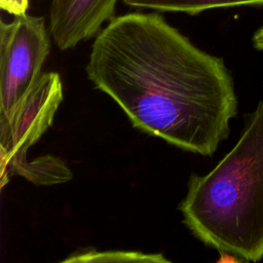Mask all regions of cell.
Segmentation results:
<instances>
[{
    "label": "cell",
    "instance_id": "obj_2",
    "mask_svg": "<svg viewBox=\"0 0 263 263\" xmlns=\"http://www.w3.org/2000/svg\"><path fill=\"white\" fill-rule=\"evenodd\" d=\"M191 233L220 254L263 259V95L233 148L208 174H192L179 204Z\"/></svg>",
    "mask_w": 263,
    "mask_h": 263
},
{
    "label": "cell",
    "instance_id": "obj_6",
    "mask_svg": "<svg viewBox=\"0 0 263 263\" xmlns=\"http://www.w3.org/2000/svg\"><path fill=\"white\" fill-rule=\"evenodd\" d=\"M123 2L134 7L189 14H197L219 7L263 5V0H123Z\"/></svg>",
    "mask_w": 263,
    "mask_h": 263
},
{
    "label": "cell",
    "instance_id": "obj_3",
    "mask_svg": "<svg viewBox=\"0 0 263 263\" xmlns=\"http://www.w3.org/2000/svg\"><path fill=\"white\" fill-rule=\"evenodd\" d=\"M62 100L60 75L41 73L14 109L0 116L1 186L11 176H24L31 161L27 151L50 127Z\"/></svg>",
    "mask_w": 263,
    "mask_h": 263
},
{
    "label": "cell",
    "instance_id": "obj_9",
    "mask_svg": "<svg viewBox=\"0 0 263 263\" xmlns=\"http://www.w3.org/2000/svg\"><path fill=\"white\" fill-rule=\"evenodd\" d=\"M253 45L258 50H263V27L253 36Z\"/></svg>",
    "mask_w": 263,
    "mask_h": 263
},
{
    "label": "cell",
    "instance_id": "obj_5",
    "mask_svg": "<svg viewBox=\"0 0 263 263\" xmlns=\"http://www.w3.org/2000/svg\"><path fill=\"white\" fill-rule=\"evenodd\" d=\"M118 0H51L49 31L61 50L97 36L113 17Z\"/></svg>",
    "mask_w": 263,
    "mask_h": 263
},
{
    "label": "cell",
    "instance_id": "obj_4",
    "mask_svg": "<svg viewBox=\"0 0 263 263\" xmlns=\"http://www.w3.org/2000/svg\"><path fill=\"white\" fill-rule=\"evenodd\" d=\"M50 41L43 17L0 22V116L9 114L41 74Z\"/></svg>",
    "mask_w": 263,
    "mask_h": 263
},
{
    "label": "cell",
    "instance_id": "obj_7",
    "mask_svg": "<svg viewBox=\"0 0 263 263\" xmlns=\"http://www.w3.org/2000/svg\"><path fill=\"white\" fill-rule=\"evenodd\" d=\"M63 262H170L161 254H145L135 251H105L98 252L92 249L81 250L71 254Z\"/></svg>",
    "mask_w": 263,
    "mask_h": 263
},
{
    "label": "cell",
    "instance_id": "obj_1",
    "mask_svg": "<svg viewBox=\"0 0 263 263\" xmlns=\"http://www.w3.org/2000/svg\"><path fill=\"white\" fill-rule=\"evenodd\" d=\"M86 74L141 132L211 156L237 114L223 59L196 47L157 13L112 17L91 46Z\"/></svg>",
    "mask_w": 263,
    "mask_h": 263
},
{
    "label": "cell",
    "instance_id": "obj_8",
    "mask_svg": "<svg viewBox=\"0 0 263 263\" xmlns=\"http://www.w3.org/2000/svg\"><path fill=\"white\" fill-rule=\"evenodd\" d=\"M29 0H0V7L13 15L27 13Z\"/></svg>",
    "mask_w": 263,
    "mask_h": 263
}]
</instances>
